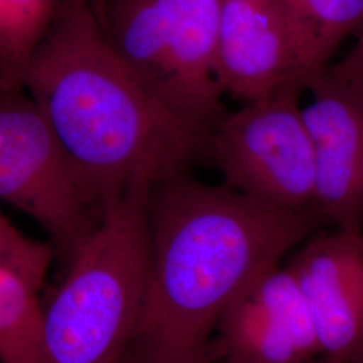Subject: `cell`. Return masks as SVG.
I'll return each mask as SVG.
<instances>
[{
    "label": "cell",
    "instance_id": "9",
    "mask_svg": "<svg viewBox=\"0 0 363 363\" xmlns=\"http://www.w3.org/2000/svg\"><path fill=\"white\" fill-rule=\"evenodd\" d=\"M327 363H363V230L312 234L286 264Z\"/></svg>",
    "mask_w": 363,
    "mask_h": 363
},
{
    "label": "cell",
    "instance_id": "3",
    "mask_svg": "<svg viewBox=\"0 0 363 363\" xmlns=\"http://www.w3.org/2000/svg\"><path fill=\"white\" fill-rule=\"evenodd\" d=\"M150 187H136L104 216L43 304L45 363H117L138 323L148 276Z\"/></svg>",
    "mask_w": 363,
    "mask_h": 363
},
{
    "label": "cell",
    "instance_id": "16",
    "mask_svg": "<svg viewBox=\"0 0 363 363\" xmlns=\"http://www.w3.org/2000/svg\"><path fill=\"white\" fill-rule=\"evenodd\" d=\"M310 363H327L325 362V359L323 358H319V359H315V361H312V362Z\"/></svg>",
    "mask_w": 363,
    "mask_h": 363
},
{
    "label": "cell",
    "instance_id": "13",
    "mask_svg": "<svg viewBox=\"0 0 363 363\" xmlns=\"http://www.w3.org/2000/svg\"><path fill=\"white\" fill-rule=\"evenodd\" d=\"M58 4L60 0H0L3 76L23 85L27 67L52 27Z\"/></svg>",
    "mask_w": 363,
    "mask_h": 363
},
{
    "label": "cell",
    "instance_id": "2",
    "mask_svg": "<svg viewBox=\"0 0 363 363\" xmlns=\"http://www.w3.org/2000/svg\"><path fill=\"white\" fill-rule=\"evenodd\" d=\"M23 85L103 211L203 155L206 136L156 100L118 55L103 0H60Z\"/></svg>",
    "mask_w": 363,
    "mask_h": 363
},
{
    "label": "cell",
    "instance_id": "14",
    "mask_svg": "<svg viewBox=\"0 0 363 363\" xmlns=\"http://www.w3.org/2000/svg\"><path fill=\"white\" fill-rule=\"evenodd\" d=\"M54 259L55 255L49 242L30 238L0 208V268L22 273L43 286Z\"/></svg>",
    "mask_w": 363,
    "mask_h": 363
},
{
    "label": "cell",
    "instance_id": "1",
    "mask_svg": "<svg viewBox=\"0 0 363 363\" xmlns=\"http://www.w3.org/2000/svg\"><path fill=\"white\" fill-rule=\"evenodd\" d=\"M148 276L138 323L117 363H214L235 295L311 237L312 210L267 208L225 184L179 174L147 199Z\"/></svg>",
    "mask_w": 363,
    "mask_h": 363
},
{
    "label": "cell",
    "instance_id": "5",
    "mask_svg": "<svg viewBox=\"0 0 363 363\" xmlns=\"http://www.w3.org/2000/svg\"><path fill=\"white\" fill-rule=\"evenodd\" d=\"M0 203L38 223L64 268L104 216L26 88L1 73Z\"/></svg>",
    "mask_w": 363,
    "mask_h": 363
},
{
    "label": "cell",
    "instance_id": "4",
    "mask_svg": "<svg viewBox=\"0 0 363 363\" xmlns=\"http://www.w3.org/2000/svg\"><path fill=\"white\" fill-rule=\"evenodd\" d=\"M220 0H103L118 55L182 121L208 133L226 115L217 77Z\"/></svg>",
    "mask_w": 363,
    "mask_h": 363
},
{
    "label": "cell",
    "instance_id": "7",
    "mask_svg": "<svg viewBox=\"0 0 363 363\" xmlns=\"http://www.w3.org/2000/svg\"><path fill=\"white\" fill-rule=\"evenodd\" d=\"M223 363H310L322 358L311 311L289 267L253 277L220 316Z\"/></svg>",
    "mask_w": 363,
    "mask_h": 363
},
{
    "label": "cell",
    "instance_id": "10",
    "mask_svg": "<svg viewBox=\"0 0 363 363\" xmlns=\"http://www.w3.org/2000/svg\"><path fill=\"white\" fill-rule=\"evenodd\" d=\"M308 91L303 117L315 154L313 211L335 229L363 230V89L325 72Z\"/></svg>",
    "mask_w": 363,
    "mask_h": 363
},
{
    "label": "cell",
    "instance_id": "12",
    "mask_svg": "<svg viewBox=\"0 0 363 363\" xmlns=\"http://www.w3.org/2000/svg\"><path fill=\"white\" fill-rule=\"evenodd\" d=\"M42 286L0 268V363H45Z\"/></svg>",
    "mask_w": 363,
    "mask_h": 363
},
{
    "label": "cell",
    "instance_id": "8",
    "mask_svg": "<svg viewBox=\"0 0 363 363\" xmlns=\"http://www.w3.org/2000/svg\"><path fill=\"white\" fill-rule=\"evenodd\" d=\"M217 77L222 91L247 104L310 89L279 0H220Z\"/></svg>",
    "mask_w": 363,
    "mask_h": 363
},
{
    "label": "cell",
    "instance_id": "11",
    "mask_svg": "<svg viewBox=\"0 0 363 363\" xmlns=\"http://www.w3.org/2000/svg\"><path fill=\"white\" fill-rule=\"evenodd\" d=\"M298 42L307 78L325 74L340 43L363 22V0H279Z\"/></svg>",
    "mask_w": 363,
    "mask_h": 363
},
{
    "label": "cell",
    "instance_id": "15",
    "mask_svg": "<svg viewBox=\"0 0 363 363\" xmlns=\"http://www.w3.org/2000/svg\"><path fill=\"white\" fill-rule=\"evenodd\" d=\"M325 74L337 82L363 89V22L357 30V42L337 64L330 65Z\"/></svg>",
    "mask_w": 363,
    "mask_h": 363
},
{
    "label": "cell",
    "instance_id": "6",
    "mask_svg": "<svg viewBox=\"0 0 363 363\" xmlns=\"http://www.w3.org/2000/svg\"><path fill=\"white\" fill-rule=\"evenodd\" d=\"M298 96L281 91L226 112L208 133L203 155L220 169L223 184L247 199L277 210L313 211L315 154Z\"/></svg>",
    "mask_w": 363,
    "mask_h": 363
}]
</instances>
